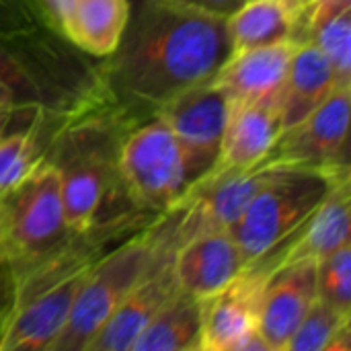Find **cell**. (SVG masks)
<instances>
[{
  "label": "cell",
  "instance_id": "7a4b0ae2",
  "mask_svg": "<svg viewBox=\"0 0 351 351\" xmlns=\"http://www.w3.org/2000/svg\"><path fill=\"white\" fill-rule=\"evenodd\" d=\"M0 105L58 123L105 107L101 60L47 23L0 27Z\"/></svg>",
  "mask_w": 351,
  "mask_h": 351
},
{
  "label": "cell",
  "instance_id": "8fae6325",
  "mask_svg": "<svg viewBox=\"0 0 351 351\" xmlns=\"http://www.w3.org/2000/svg\"><path fill=\"white\" fill-rule=\"evenodd\" d=\"M179 220V214H177ZM177 222L169 241L158 251L154 263L142 276V280L128 292L109 321L97 331L84 351H132L134 341L152 321V317L167 304V300L179 290L173 255L177 249Z\"/></svg>",
  "mask_w": 351,
  "mask_h": 351
},
{
  "label": "cell",
  "instance_id": "52a82bcc",
  "mask_svg": "<svg viewBox=\"0 0 351 351\" xmlns=\"http://www.w3.org/2000/svg\"><path fill=\"white\" fill-rule=\"evenodd\" d=\"M0 232L12 271L37 261L74 232L66 222L58 175L45 158L0 197Z\"/></svg>",
  "mask_w": 351,
  "mask_h": 351
},
{
  "label": "cell",
  "instance_id": "30bf717a",
  "mask_svg": "<svg viewBox=\"0 0 351 351\" xmlns=\"http://www.w3.org/2000/svg\"><path fill=\"white\" fill-rule=\"evenodd\" d=\"M267 271L249 265L228 286L204 298L199 351H269L259 333Z\"/></svg>",
  "mask_w": 351,
  "mask_h": 351
},
{
  "label": "cell",
  "instance_id": "ac0fdd59",
  "mask_svg": "<svg viewBox=\"0 0 351 351\" xmlns=\"http://www.w3.org/2000/svg\"><path fill=\"white\" fill-rule=\"evenodd\" d=\"M341 84L327 56L313 43L296 45L280 99L282 130H288L319 109Z\"/></svg>",
  "mask_w": 351,
  "mask_h": 351
},
{
  "label": "cell",
  "instance_id": "e0dca14e",
  "mask_svg": "<svg viewBox=\"0 0 351 351\" xmlns=\"http://www.w3.org/2000/svg\"><path fill=\"white\" fill-rule=\"evenodd\" d=\"M313 0H249L226 19L230 56L282 41L304 43V23Z\"/></svg>",
  "mask_w": 351,
  "mask_h": 351
},
{
  "label": "cell",
  "instance_id": "3957f363",
  "mask_svg": "<svg viewBox=\"0 0 351 351\" xmlns=\"http://www.w3.org/2000/svg\"><path fill=\"white\" fill-rule=\"evenodd\" d=\"M134 121L111 105L70 117L56 128L45 150L53 167L66 222L72 230H84L97 222L138 212L119 183V152Z\"/></svg>",
  "mask_w": 351,
  "mask_h": 351
},
{
  "label": "cell",
  "instance_id": "8992f818",
  "mask_svg": "<svg viewBox=\"0 0 351 351\" xmlns=\"http://www.w3.org/2000/svg\"><path fill=\"white\" fill-rule=\"evenodd\" d=\"M119 183L128 202L150 216L169 214L185 199L189 179L183 156L158 115L128 130L119 152Z\"/></svg>",
  "mask_w": 351,
  "mask_h": 351
},
{
  "label": "cell",
  "instance_id": "277c9868",
  "mask_svg": "<svg viewBox=\"0 0 351 351\" xmlns=\"http://www.w3.org/2000/svg\"><path fill=\"white\" fill-rule=\"evenodd\" d=\"M177 214L179 208L125 237L93 265L62 333L49 351L86 350L88 341L154 263L158 251L175 228Z\"/></svg>",
  "mask_w": 351,
  "mask_h": 351
},
{
  "label": "cell",
  "instance_id": "d6986e66",
  "mask_svg": "<svg viewBox=\"0 0 351 351\" xmlns=\"http://www.w3.org/2000/svg\"><path fill=\"white\" fill-rule=\"evenodd\" d=\"M128 0H72L60 33L93 58L109 56L125 27Z\"/></svg>",
  "mask_w": 351,
  "mask_h": 351
},
{
  "label": "cell",
  "instance_id": "5b68a950",
  "mask_svg": "<svg viewBox=\"0 0 351 351\" xmlns=\"http://www.w3.org/2000/svg\"><path fill=\"white\" fill-rule=\"evenodd\" d=\"M343 175H351V167L337 171L278 167L228 230L247 265L290 243Z\"/></svg>",
  "mask_w": 351,
  "mask_h": 351
},
{
  "label": "cell",
  "instance_id": "9c48e42d",
  "mask_svg": "<svg viewBox=\"0 0 351 351\" xmlns=\"http://www.w3.org/2000/svg\"><path fill=\"white\" fill-rule=\"evenodd\" d=\"M228 111V97L216 82L208 80L187 88L156 113L179 146L189 187L216 167Z\"/></svg>",
  "mask_w": 351,
  "mask_h": 351
},
{
  "label": "cell",
  "instance_id": "83f0119b",
  "mask_svg": "<svg viewBox=\"0 0 351 351\" xmlns=\"http://www.w3.org/2000/svg\"><path fill=\"white\" fill-rule=\"evenodd\" d=\"M179 2L189 4V6L199 8V10H206L210 14H218V16L228 19L232 12H237L249 0H179Z\"/></svg>",
  "mask_w": 351,
  "mask_h": 351
},
{
  "label": "cell",
  "instance_id": "9a60e30c",
  "mask_svg": "<svg viewBox=\"0 0 351 351\" xmlns=\"http://www.w3.org/2000/svg\"><path fill=\"white\" fill-rule=\"evenodd\" d=\"M296 45L300 43L282 41L232 53L216 72L212 82L224 90L230 105H280L288 66Z\"/></svg>",
  "mask_w": 351,
  "mask_h": 351
},
{
  "label": "cell",
  "instance_id": "4316f807",
  "mask_svg": "<svg viewBox=\"0 0 351 351\" xmlns=\"http://www.w3.org/2000/svg\"><path fill=\"white\" fill-rule=\"evenodd\" d=\"M37 119H45L41 115H35V113H25V111H14V109H8V107H2L0 105V138L6 136L8 132L12 130H19V128H25ZM51 121V119H49Z\"/></svg>",
  "mask_w": 351,
  "mask_h": 351
},
{
  "label": "cell",
  "instance_id": "6da1fadb",
  "mask_svg": "<svg viewBox=\"0 0 351 351\" xmlns=\"http://www.w3.org/2000/svg\"><path fill=\"white\" fill-rule=\"evenodd\" d=\"M230 58L224 16L179 0H128L115 49L101 58L109 105L138 123L216 76Z\"/></svg>",
  "mask_w": 351,
  "mask_h": 351
},
{
  "label": "cell",
  "instance_id": "44dd1931",
  "mask_svg": "<svg viewBox=\"0 0 351 351\" xmlns=\"http://www.w3.org/2000/svg\"><path fill=\"white\" fill-rule=\"evenodd\" d=\"M304 43L317 45L341 84H351V0H313L304 23Z\"/></svg>",
  "mask_w": 351,
  "mask_h": 351
},
{
  "label": "cell",
  "instance_id": "d4e9b609",
  "mask_svg": "<svg viewBox=\"0 0 351 351\" xmlns=\"http://www.w3.org/2000/svg\"><path fill=\"white\" fill-rule=\"evenodd\" d=\"M45 23L35 0H0V27Z\"/></svg>",
  "mask_w": 351,
  "mask_h": 351
},
{
  "label": "cell",
  "instance_id": "4fadbf2b",
  "mask_svg": "<svg viewBox=\"0 0 351 351\" xmlns=\"http://www.w3.org/2000/svg\"><path fill=\"white\" fill-rule=\"evenodd\" d=\"M351 175L339 177L329 193L323 197L319 208L302 224L296 237L280 247L274 253L257 259L251 265H257L271 274L278 265L294 261H319L343 245H350L351 239ZM249 267V265H247Z\"/></svg>",
  "mask_w": 351,
  "mask_h": 351
},
{
  "label": "cell",
  "instance_id": "484cf974",
  "mask_svg": "<svg viewBox=\"0 0 351 351\" xmlns=\"http://www.w3.org/2000/svg\"><path fill=\"white\" fill-rule=\"evenodd\" d=\"M35 4L39 6V12H41L43 21L60 33L62 23H64L66 14L70 10L72 0H35Z\"/></svg>",
  "mask_w": 351,
  "mask_h": 351
},
{
  "label": "cell",
  "instance_id": "2e32d148",
  "mask_svg": "<svg viewBox=\"0 0 351 351\" xmlns=\"http://www.w3.org/2000/svg\"><path fill=\"white\" fill-rule=\"evenodd\" d=\"M282 132L280 105H230L218 162L212 173L257 167L276 146Z\"/></svg>",
  "mask_w": 351,
  "mask_h": 351
},
{
  "label": "cell",
  "instance_id": "f546056e",
  "mask_svg": "<svg viewBox=\"0 0 351 351\" xmlns=\"http://www.w3.org/2000/svg\"><path fill=\"white\" fill-rule=\"evenodd\" d=\"M0 261H6V249H4V241H2V232H0Z\"/></svg>",
  "mask_w": 351,
  "mask_h": 351
},
{
  "label": "cell",
  "instance_id": "ffe728a7",
  "mask_svg": "<svg viewBox=\"0 0 351 351\" xmlns=\"http://www.w3.org/2000/svg\"><path fill=\"white\" fill-rule=\"evenodd\" d=\"M204 300L181 288L152 317L132 351H199Z\"/></svg>",
  "mask_w": 351,
  "mask_h": 351
},
{
  "label": "cell",
  "instance_id": "ba28073f",
  "mask_svg": "<svg viewBox=\"0 0 351 351\" xmlns=\"http://www.w3.org/2000/svg\"><path fill=\"white\" fill-rule=\"evenodd\" d=\"M350 113L351 84H337L319 109L280 134L276 146L261 162L325 171L348 169L351 167Z\"/></svg>",
  "mask_w": 351,
  "mask_h": 351
},
{
  "label": "cell",
  "instance_id": "7402d4cb",
  "mask_svg": "<svg viewBox=\"0 0 351 351\" xmlns=\"http://www.w3.org/2000/svg\"><path fill=\"white\" fill-rule=\"evenodd\" d=\"M58 125V121L37 119L0 138V197L16 187L43 160Z\"/></svg>",
  "mask_w": 351,
  "mask_h": 351
},
{
  "label": "cell",
  "instance_id": "603a6c76",
  "mask_svg": "<svg viewBox=\"0 0 351 351\" xmlns=\"http://www.w3.org/2000/svg\"><path fill=\"white\" fill-rule=\"evenodd\" d=\"M350 325L351 313L339 311L317 296L284 351H327L333 337Z\"/></svg>",
  "mask_w": 351,
  "mask_h": 351
},
{
  "label": "cell",
  "instance_id": "cb8c5ba5",
  "mask_svg": "<svg viewBox=\"0 0 351 351\" xmlns=\"http://www.w3.org/2000/svg\"><path fill=\"white\" fill-rule=\"evenodd\" d=\"M317 296L351 313V243L317 261Z\"/></svg>",
  "mask_w": 351,
  "mask_h": 351
},
{
  "label": "cell",
  "instance_id": "5bb4252c",
  "mask_svg": "<svg viewBox=\"0 0 351 351\" xmlns=\"http://www.w3.org/2000/svg\"><path fill=\"white\" fill-rule=\"evenodd\" d=\"M177 284L195 298H210L247 269V261L228 230H199L173 255Z\"/></svg>",
  "mask_w": 351,
  "mask_h": 351
},
{
  "label": "cell",
  "instance_id": "7c38bea8",
  "mask_svg": "<svg viewBox=\"0 0 351 351\" xmlns=\"http://www.w3.org/2000/svg\"><path fill=\"white\" fill-rule=\"evenodd\" d=\"M315 300L317 261L284 263L267 276L261 292L259 333L269 351H284Z\"/></svg>",
  "mask_w": 351,
  "mask_h": 351
},
{
  "label": "cell",
  "instance_id": "f1b7e54d",
  "mask_svg": "<svg viewBox=\"0 0 351 351\" xmlns=\"http://www.w3.org/2000/svg\"><path fill=\"white\" fill-rule=\"evenodd\" d=\"M12 292H14V278H12L10 263L0 261V321L12 304Z\"/></svg>",
  "mask_w": 351,
  "mask_h": 351
}]
</instances>
